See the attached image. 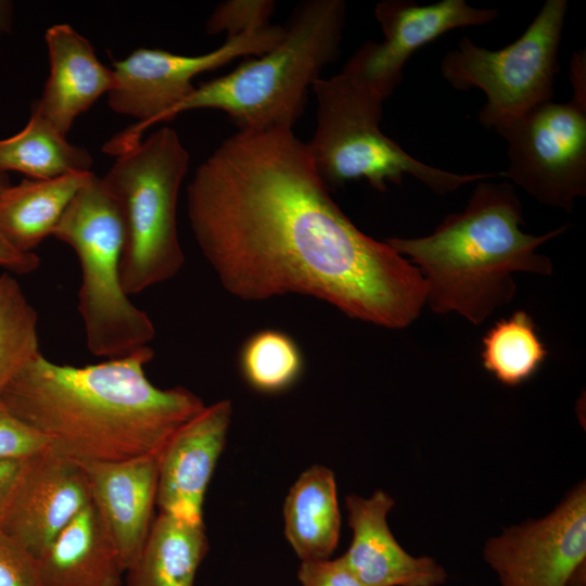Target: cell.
I'll list each match as a JSON object with an SVG mask.
<instances>
[{"label":"cell","mask_w":586,"mask_h":586,"mask_svg":"<svg viewBox=\"0 0 586 586\" xmlns=\"http://www.w3.org/2000/svg\"><path fill=\"white\" fill-rule=\"evenodd\" d=\"M187 211L203 256L240 300L306 295L387 329L425 305L420 270L341 211L292 129L224 140L188 184Z\"/></svg>","instance_id":"6da1fadb"},{"label":"cell","mask_w":586,"mask_h":586,"mask_svg":"<svg viewBox=\"0 0 586 586\" xmlns=\"http://www.w3.org/2000/svg\"><path fill=\"white\" fill-rule=\"evenodd\" d=\"M154 351L76 367L39 351L0 394L9 410L76 462L120 461L161 454L169 438L204 407L182 386L160 388L145 375Z\"/></svg>","instance_id":"7a4b0ae2"},{"label":"cell","mask_w":586,"mask_h":586,"mask_svg":"<svg viewBox=\"0 0 586 586\" xmlns=\"http://www.w3.org/2000/svg\"><path fill=\"white\" fill-rule=\"evenodd\" d=\"M522 203L508 182L481 181L462 212L447 215L431 234L384 241L409 258L425 283V304L481 324L517 294L515 272L549 276L551 260L536 250L566 230L525 233Z\"/></svg>","instance_id":"3957f363"},{"label":"cell","mask_w":586,"mask_h":586,"mask_svg":"<svg viewBox=\"0 0 586 586\" xmlns=\"http://www.w3.org/2000/svg\"><path fill=\"white\" fill-rule=\"evenodd\" d=\"M343 0H306L293 10L282 40L189 95L176 115L190 110L225 112L239 130L292 129L308 88L340 54L345 25Z\"/></svg>","instance_id":"277c9868"},{"label":"cell","mask_w":586,"mask_h":586,"mask_svg":"<svg viewBox=\"0 0 586 586\" xmlns=\"http://www.w3.org/2000/svg\"><path fill=\"white\" fill-rule=\"evenodd\" d=\"M116 156L101 178L122 219L120 276L129 296L171 279L184 264L176 215L190 155L178 133L162 127Z\"/></svg>","instance_id":"5b68a950"},{"label":"cell","mask_w":586,"mask_h":586,"mask_svg":"<svg viewBox=\"0 0 586 586\" xmlns=\"http://www.w3.org/2000/svg\"><path fill=\"white\" fill-rule=\"evenodd\" d=\"M311 89L317 124L306 146L329 190L366 179L373 189L385 192L387 182L402 186L409 175L445 195L467 183L502 177V171L451 173L415 158L380 130L384 99L344 73L319 77Z\"/></svg>","instance_id":"8992f818"},{"label":"cell","mask_w":586,"mask_h":586,"mask_svg":"<svg viewBox=\"0 0 586 586\" xmlns=\"http://www.w3.org/2000/svg\"><path fill=\"white\" fill-rule=\"evenodd\" d=\"M68 244L80 267L78 310L90 353L118 358L148 346L155 328L126 294L120 276L124 243L118 207L93 173L76 193L53 231Z\"/></svg>","instance_id":"52a82bcc"},{"label":"cell","mask_w":586,"mask_h":586,"mask_svg":"<svg viewBox=\"0 0 586 586\" xmlns=\"http://www.w3.org/2000/svg\"><path fill=\"white\" fill-rule=\"evenodd\" d=\"M566 0H547L513 43L487 50L463 36L441 62L443 78L457 90L479 88L486 103L477 114L496 129L531 109L552 101Z\"/></svg>","instance_id":"ba28073f"},{"label":"cell","mask_w":586,"mask_h":586,"mask_svg":"<svg viewBox=\"0 0 586 586\" xmlns=\"http://www.w3.org/2000/svg\"><path fill=\"white\" fill-rule=\"evenodd\" d=\"M284 33V26L269 25L227 38L220 47L200 55L139 48L115 62V86L107 93V103L114 112L139 122L105 143V153L117 155L138 144L149 126L173 119L177 107L194 91L192 79L196 75L239 56L262 55L277 46Z\"/></svg>","instance_id":"9c48e42d"},{"label":"cell","mask_w":586,"mask_h":586,"mask_svg":"<svg viewBox=\"0 0 586 586\" xmlns=\"http://www.w3.org/2000/svg\"><path fill=\"white\" fill-rule=\"evenodd\" d=\"M495 131L508 144L502 177L542 204L568 213L586 195V110L550 101Z\"/></svg>","instance_id":"30bf717a"},{"label":"cell","mask_w":586,"mask_h":586,"mask_svg":"<svg viewBox=\"0 0 586 586\" xmlns=\"http://www.w3.org/2000/svg\"><path fill=\"white\" fill-rule=\"evenodd\" d=\"M483 558L500 586H568L586 563V485L581 482L547 515L489 538Z\"/></svg>","instance_id":"8fae6325"},{"label":"cell","mask_w":586,"mask_h":586,"mask_svg":"<svg viewBox=\"0 0 586 586\" xmlns=\"http://www.w3.org/2000/svg\"><path fill=\"white\" fill-rule=\"evenodd\" d=\"M498 15L497 9L475 8L464 0L425 5L412 0H382L374 8V16L383 42L366 41L342 73L385 100L400 84L403 68L418 49L449 30L485 25Z\"/></svg>","instance_id":"7c38bea8"},{"label":"cell","mask_w":586,"mask_h":586,"mask_svg":"<svg viewBox=\"0 0 586 586\" xmlns=\"http://www.w3.org/2000/svg\"><path fill=\"white\" fill-rule=\"evenodd\" d=\"M90 502L80 466L48 448L25 459L0 530L37 560Z\"/></svg>","instance_id":"4fadbf2b"},{"label":"cell","mask_w":586,"mask_h":586,"mask_svg":"<svg viewBox=\"0 0 586 586\" xmlns=\"http://www.w3.org/2000/svg\"><path fill=\"white\" fill-rule=\"evenodd\" d=\"M232 404L221 399L205 406L169 438L157 466L160 512L202 522L208 484L225 449Z\"/></svg>","instance_id":"5bb4252c"},{"label":"cell","mask_w":586,"mask_h":586,"mask_svg":"<svg viewBox=\"0 0 586 586\" xmlns=\"http://www.w3.org/2000/svg\"><path fill=\"white\" fill-rule=\"evenodd\" d=\"M395 506L383 489L369 497L345 500L352 542L342 559L364 586H440L447 579L442 564L429 556L415 557L396 540L387 524Z\"/></svg>","instance_id":"9a60e30c"},{"label":"cell","mask_w":586,"mask_h":586,"mask_svg":"<svg viewBox=\"0 0 586 586\" xmlns=\"http://www.w3.org/2000/svg\"><path fill=\"white\" fill-rule=\"evenodd\" d=\"M77 463L126 572L138 559L155 519L158 457Z\"/></svg>","instance_id":"2e32d148"},{"label":"cell","mask_w":586,"mask_h":586,"mask_svg":"<svg viewBox=\"0 0 586 586\" xmlns=\"http://www.w3.org/2000/svg\"><path fill=\"white\" fill-rule=\"evenodd\" d=\"M50 74L33 107L66 137L74 120L115 86L112 68L97 58L91 43L72 26L47 29Z\"/></svg>","instance_id":"e0dca14e"},{"label":"cell","mask_w":586,"mask_h":586,"mask_svg":"<svg viewBox=\"0 0 586 586\" xmlns=\"http://www.w3.org/2000/svg\"><path fill=\"white\" fill-rule=\"evenodd\" d=\"M42 586H123L125 568L90 502L37 559Z\"/></svg>","instance_id":"ac0fdd59"},{"label":"cell","mask_w":586,"mask_h":586,"mask_svg":"<svg viewBox=\"0 0 586 586\" xmlns=\"http://www.w3.org/2000/svg\"><path fill=\"white\" fill-rule=\"evenodd\" d=\"M283 524L285 538L301 562L331 558L341 532L332 470L316 464L297 477L283 504Z\"/></svg>","instance_id":"d6986e66"},{"label":"cell","mask_w":586,"mask_h":586,"mask_svg":"<svg viewBox=\"0 0 586 586\" xmlns=\"http://www.w3.org/2000/svg\"><path fill=\"white\" fill-rule=\"evenodd\" d=\"M92 171L24 179L0 193V233L16 250H34L53 234L67 206Z\"/></svg>","instance_id":"ffe728a7"},{"label":"cell","mask_w":586,"mask_h":586,"mask_svg":"<svg viewBox=\"0 0 586 586\" xmlns=\"http://www.w3.org/2000/svg\"><path fill=\"white\" fill-rule=\"evenodd\" d=\"M207 551L203 521L160 512L138 559L125 572L124 586H195Z\"/></svg>","instance_id":"44dd1931"},{"label":"cell","mask_w":586,"mask_h":586,"mask_svg":"<svg viewBox=\"0 0 586 586\" xmlns=\"http://www.w3.org/2000/svg\"><path fill=\"white\" fill-rule=\"evenodd\" d=\"M92 163V156L85 148L68 142L34 109L20 132L0 140V171L23 173L29 179L91 171Z\"/></svg>","instance_id":"7402d4cb"},{"label":"cell","mask_w":586,"mask_h":586,"mask_svg":"<svg viewBox=\"0 0 586 586\" xmlns=\"http://www.w3.org/2000/svg\"><path fill=\"white\" fill-rule=\"evenodd\" d=\"M548 351L535 321L524 310L497 320L482 339L484 369L501 384L517 386L530 380L542 367Z\"/></svg>","instance_id":"603a6c76"},{"label":"cell","mask_w":586,"mask_h":586,"mask_svg":"<svg viewBox=\"0 0 586 586\" xmlns=\"http://www.w3.org/2000/svg\"><path fill=\"white\" fill-rule=\"evenodd\" d=\"M239 362L247 384L265 394L290 388L304 370L297 343L289 334L272 329L251 335L241 348Z\"/></svg>","instance_id":"cb8c5ba5"},{"label":"cell","mask_w":586,"mask_h":586,"mask_svg":"<svg viewBox=\"0 0 586 586\" xmlns=\"http://www.w3.org/2000/svg\"><path fill=\"white\" fill-rule=\"evenodd\" d=\"M38 315L17 280L0 275V394L39 348Z\"/></svg>","instance_id":"d4e9b609"},{"label":"cell","mask_w":586,"mask_h":586,"mask_svg":"<svg viewBox=\"0 0 586 586\" xmlns=\"http://www.w3.org/2000/svg\"><path fill=\"white\" fill-rule=\"evenodd\" d=\"M273 0H228L218 4L206 21L207 34L227 33V38L269 26Z\"/></svg>","instance_id":"484cf974"},{"label":"cell","mask_w":586,"mask_h":586,"mask_svg":"<svg viewBox=\"0 0 586 586\" xmlns=\"http://www.w3.org/2000/svg\"><path fill=\"white\" fill-rule=\"evenodd\" d=\"M48 448L49 440L15 417L0 399V461L27 459Z\"/></svg>","instance_id":"4316f807"},{"label":"cell","mask_w":586,"mask_h":586,"mask_svg":"<svg viewBox=\"0 0 586 586\" xmlns=\"http://www.w3.org/2000/svg\"><path fill=\"white\" fill-rule=\"evenodd\" d=\"M0 586H42L37 560L1 530Z\"/></svg>","instance_id":"83f0119b"},{"label":"cell","mask_w":586,"mask_h":586,"mask_svg":"<svg viewBox=\"0 0 586 586\" xmlns=\"http://www.w3.org/2000/svg\"><path fill=\"white\" fill-rule=\"evenodd\" d=\"M301 586H364L342 557L303 561L297 570Z\"/></svg>","instance_id":"f1b7e54d"},{"label":"cell","mask_w":586,"mask_h":586,"mask_svg":"<svg viewBox=\"0 0 586 586\" xmlns=\"http://www.w3.org/2000/svg\"><path fill=\"white\" fill-rule=\"evenodd\" d=\"M10 186L8 174L0 171V193ZM40 265L36 253H23L13 247L0 233V267L13 275H27Z\"/></svg>","instance_id":"f546056e"},{"label":"cell","mask_w":586,"mask_h":586,"mask_svg":"<svg viewBox=\"0 0 586 586\" xmlns=\"http://www.w3.org/2000/svg\"><path fill=\"white\" fill-rule=\"evenodd\" d=\"M570 81L573 95L570 100L586 110V51L581 49L573 53L570 62Z\"/></svg>","instance_id":"4dcf8cb0"},{"label":"cell","mask_w":586,"mask_h":586,"mask_svg":"<svg viewBox=\"0 0 586 586\" xmlns=\"http://www.w3.org/2000/svg\"><path fill=\"white\" fill-rule=\"evenodd\" d=\"M24 461L25 459L0 461V525L9 506Z\"/></svg>","instance_id":"1f68e13d"},{"label":"cell","mask_w":586,"mask_h":586,"mask_svg":"<svg viewBox=\"0 0 586 586\" xmlns=\"http://www.w3.org/2000/svg\"><path fill=\"white\" fill-rule=\"evenodd\" d=\"M9 8L10 5L5 4L4 2H0V31L1 29L5 28V24L9 21Z\"/></svg>","instance_id":"d6a6232c"}]
</instances>
